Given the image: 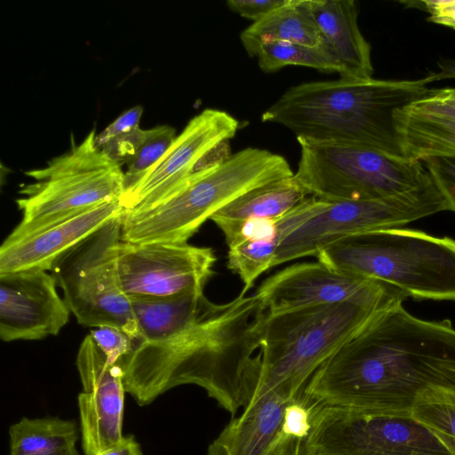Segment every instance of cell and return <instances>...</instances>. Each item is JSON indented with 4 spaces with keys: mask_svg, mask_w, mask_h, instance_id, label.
<instances>
[{
    "mask_svg": "<svg viewBox=\"0 0 455 455\" xmlns=\"http://www.w3.org/2000/svg\"><path fill=\"white\" fill-rule=\"evenodd\" d=\"M436 73L413 80H366L340 77L290 87L261 116L281 124L296 138L351 144L404 158L395 113L427 95Z\"/></svg>",
    "mask_w": 455,
    "mask_h": 455,
    "instance_id": "cell-3",
    "label": "cell"
},
{
    "mask_svg": "<svg viewBox=\"0 0 455 455\" xmlns=\"http://www.w3.org/2000/svg\"><path fill=\"white\" fill-rule=\"evenodd\" d=\"M89 335L111 363L122 367L124 360L132 352L135 343L121 329L100 326L92 329Z\"/></svg>",
    "mask_w": 455,
    "mask_h": 455,
    "instance_id": "cell-29",
    "label": "cell"
},
{
    "mask_svg": "<svg viewBox=\"0 0 455 455\" xmlns=\"http://www.w3.org/2000/svg\"><path fill=\"white\" fill-rule=\"evenodd\" d=\"M143 113L141 106H135L121 114L114 122L95 137V145L100 149L112 139L140 128Z\"/></svg>",
    "mask_w": 455,
    "mask_h": 455,
    "instance_id": "cell-33",
    "label": "cell"
},
{
    "mask_svg": "<svg viewBox=\"0 0 455 455\" xmlns=\"http://www.w3.org/2000/svg\"><path fill=\"white\" fill-rule=\"evenodd\" d=\"M148 134L149 129L138 128L112 139L100 150L122 166L132 159Z\"/></svg>",
    "mask_w": 455,
    "mask_h": 455,
    "instance_id": "cell-31",
    "label": "cell"
},
{
    "mask_svg": "<svg viewBox=\"0 0 455 455\" xmlns=\"http://www.w3.org/2000/svg\"><path fill=\"white\" fill-rule=\"evenodd\" d=\"M307 196L292 175L245 192L214 213L210 220L221 230L228 244L239 235L246 223L258 220H276Z\"/></svg>",
    "mask_w": 455,
    "mask_h": 455,
    "instance_id": "cell-21",
    "label": "cell"
},
{
    "mask_svg": "<svg viewBox=\"0 0 455 455\" xmlns=\"http://www.w3.org/2000/svg\"><path fill=\"white\" fill-rule=\"evenodd\" d=\"M293 175L287 160L247 148L194 172L173 195L151 207L124 212L122 241L188 243L212 216L245 192Z\"/></svg>",
    "mask_w": 455,
    "mask_h": 455,
    "instance_id": "cell-4",
    "label": "cell"
},
{
    "mask_svg": "<svg viewBox=\"0 0 455 455\" xmlns=\"http://www.w3.org/2000/svg\"><path fill=\"white\" fill-rule=\"evenodd\" d=\"M443 211L451 208L443 194L419 198L327 202L319 212L282 240L273 267L302 257H316L340 238L403 227Z\"/></svg>",
    "mask_w": 455,
    "mask_h": 455,
    "instance_id": "cell-11",
    "label": "cell"
},
{
    "mask_svg": "<svg viewBox=\"0 0 455 455\" xmlns=\"http://www.w3.org/2000/svg\"><path fill=\"white\" fill-rule=\"evenodd\" d=\"M52 274L29 269L0 275V337L3 341L56 336L70 310Z\"/></svg>",
    "mask_w": 455,
    "mask_h": 455,
    "instance_id": "cell-17",
    "label": "cell"
},
{
    "mask_svg": "<svg viewBox=\"0 0 455 455\" xmlns=\"http://www.w3.org/2000/svg\"><path fill=\"white\" fill-rule=\"evenodd\" d=\"M304 455H306V451H305V454H304Z\"/></svg>",
    "mask_w": 455,
    "mask_h": 455,
    "instance_id": "cell-37",
    "label": "cell"
},
{
    "mask_svg": "<svg viewBox=\"0 0 455 455\" xmlns=\"http://www.w3.org/2000/svg\"><path fill=\"white\" fill-rule=\"evenodd\" d=\"M399 144L405 159H455V120L416 113L406 107L395 113Z\"/></svg>",
    "mask_w": 455,
    "mask_h": 455,
    "instance_id": "cell-23",
    "label": "cell"
},
{
    "mask_svg": "<svg viewBox=\"0 0 455 455\" xmlns=\"http://www.w3.org/2000/svg\"><path fill=\"white\" fill-rule=\"evenodd\" d=\"M238 129L239 121L223 110L206 108L194 116L163 157L124 192L120 204L124 212L151 207L176 193L199 162Z\"/></svg>",
    "mask_w": 455,
    "mask_h": 455,
    "instance_id": "cell-15",
    "label": "cell"
},
{
    "mask_svg": "<svg viewBox=\"0 0 455 455\" xmlns=\"http://www.w3.org/2000/svg\"><path fill=\"white\" fill-rule=\"evenodd\" d=\"M306 455H455L411 412L365 411L320 405Z\"/></svg>",
    "mask_w": 455,
    "mask_h": 455,
    "instance_id": "cell-10",
    "label": "cell"
},
{
    "mask_svg": "<svg viewBox=\"0 0 455 455\" xmlns=\"http://www.w3.org/2000/svg\"><path fill=\"white\" fill-rule=\"evenodd\" d=\"M320 405L304 392L296 397L269 392L228 422L207 455H304Z\"/></svg>",
    "mask_w": 455,
    "mask_h": 455,
    "instance_id": "cell-12",
    "label": "cell"
},
{
    "mask_svg": "<svg viewBox=\"0 0 455 455\" xmlns=\"http://www.w3.org/2000/svg\"><path fill=\"white\" fill-rule=\"evenodd\" d=\"M212 248L188 243H130L118 246L120 284L127 297L168 298L204 292L214 274Z\"/></svg>",
    "mask_w": 455,
    "mask_h": 455,
    "instance_id": "cell-13",
    "label": "cell"
},
{
    "mask_svg": "<svg viewBox=\"0 0 455 455\" xmlns=\"http://www.w3.org/2000/svg\"><path fill=\"white\" fill-rule=\"evenodd\" d=\"M76 367L84 388L78 395L82 446L85 455H98L124 438V371L89 334L79 347Z\"/></svg>",
    "mask_w": 455,
    "mask_h": 455,
    "instance_id": "cell-16",
    "label": "cell"
},
{
    "mask_svg": "<svg viewBox=\"0 0 455 455\" xmlns=\"http://www.w3.org/2000/svg\"><path fill=\"white\" fill-rule=\"evenodd\" d=\"M307 219V212L296 205L276 220H258L246 223L239 235L228 243V267L237 275L245 295L256 279L273 267L275 251L282 242Z\"/></svg>",
    "mask_w": 455,
    "mask_h": 455,
    "instance_id": "cell-20",
    "label": "cell"
},
{
    "mask_svg": "<svg viewBox=\"0 0 455 455\" xmlns=\"http://www.w3.org/2000/svg\"><path fill=\"white\" fill-rule=\"evenodd\" d=\"M175 129L169 125L149 129V134L124 172V191L132 187L166 153L176 138Z\"/></svg>",
    "mask_w": 455,
    "mask_h": 455,
    "instance_id": "cell-28",
    "label": "cell"
},
{
    "mask_svg": "<svg viewBox=\"0 0 455 455\" xmlns=\"http://www.w3.org/2000/svg\"><path fill=\"white\" fill-rule=\"evenodd\" d=\"M432 387L455 390V328L428 321L403 303L377 312L313 374L304 395L319 404L411 412Z\"/></svg>",
    "mask_w": 455,
    "mask_h": 455,
    "instance_id": "cell-1",
    "label": "cell"
},
{
    "mask_svg": "<svg viewBox=\"0 0 455 455\" xmlns=\"http://www.w3.org/2000/svg\"><path fill=\"white\" fill-rule=\"evenodd\" d=\"M128 298L141 342L162 341L180 333L194 323L212 303L204 292L168 298Z\"/></svg>",
    "mask_w": 455,
    "mask_h": 455,
    "instance_id": "cell-22",
    "label": "cell"
},
{
    "mask_svg": "<svg viewBox=\"0 0 455 455\" xmlns=\"http://www.w3.org/2000/svg\"><path fill=\"white\" fill-rule=\"evenodd\" d=\"M266 315L255 295L212 302L189 327L162 341L141 342L124 360V386L140 406L183 384L203 387L235 415L256 391Z\"/></svg>",
    "mask_w": 455,
    "mask_h": 455,
    "instance_id": "cell-2",
    "label": "cell"
},
{
    "mask_svg": "<svg viewBox=\"0 0 455 455\" xmlns=\"http://www.w3.org/2000/svg\"><path fill=\"white\" fill-rule=\"evenodd\" d=\"M438 67L440 71L436 73L437 80L455 78V60H442Z\"/></svg>",
    "mask_w": 455,
    "mask_h": 455,
    "instance_id": "cell-36",
    "label": "cell"
},
{
    "mask_svg": "<svg viewBox=\"0 0 455 455\" xmlns=\"http://www.w3.org/2000/svg\"><path fill=\"white\" fill-rule=\"evenodd\" d=\"M297 183L328 202L419 198L441 194L422 162L351 144L297 139Z\"/></svg>",
    "mask_w": 455,
    "mask_h": 455,
    "instance_id": "cell-7",
    "label": "cell"
},
{
    "mask_svg": "<svg viewBox=\"0 0 455 455\" xmlns=\"http://www.w3.org/2000/svg\"><path fill=\"white\" fill-rule=\"evenodd\" d=\"M284 2L285 0H228L227 4L234 12L256 22Z\"/></svg>",
    "mask_w": 455,
    "mask_h": 455,
    "instance_id": "cell-34",
    "label": "cell"
},
{
    "mask_svg": "<svg viewBox=\"0 0 455 455\" xmlns=\"http://www.w3.org/2000/svg\"><path fill=\"white\" fill-rule=\"evenodd\" d=\"M403 301L340 302L267 314L260 338L258 386L250 405L269 392L296 397L316 370L377 312ZM247 406V407H248Z\"/></svg>",
    "mask_w": 455,
    "mask_h": 455,
    "instance_id": "cell-5",
    "label": "cell"
},
{
    "mask_svg": "<svg viewBox=\"0 0 455 455\" xmlns=\"http://www.w3.org/2000/svg\"><path fill=\"white\" fill-rule=\"evenodd\" d=\"M322 38V44L343 68L342 78H372L371 45L357 22L354 0H305Z\"/></svg>",
    "mask_w": 455,
    "mask_h": 455,
    "instance_id": "cell-19",
    "label": "cell"
},
{
    "mask_svg": "<svg viewBox=\"0 0 455 455\" xmlns=\"http://www.w3.org/2000/svg\"><path fill=\"white\" fill-rule=\"evenodd\" d=\"M249 56L254 57L265 41H279L316 46L322 44L318 28L305 0H285L261 20L252 22L240 35Z\"/></svg>",
    "mask_w": 455,
    "mask_h": 455,
    "instance_id": "cell-24",
    "label": "cell"
},
{
    "mask_svg": "<svg viewBox=\"0 0 455 455\" xmlns=\"http://www.w3.org/2000/svg\"><path fill=\"white\" fill-rule=\"evenodd\" d=\"M10 455H79L74 421L23 418L9 429Z\"/></svg>",
    "mask_w": 455,
    "mask_h": 455,
    "instance_id": "cell-25",
    "label": "cell"
},
{
    "mask_svg": "<svg viewBox=\"0 0 455 455\" xmlns=\"http://www.w3.org/2000/svg\"><path fill=\"white\" fill-rule=\"evenodd\" d=\"M254 57L259 68L266 72H276L286 66H301L322 72L338 73L343 76V68L334 56L321 44L310 46L301 44L265 41L257 48Z\"/></svg>",
    "mask_w": 455,
    "mask_h": 455,
    "instance_id": "cell-26",
    "label": "cell"
},
{
    "mask_svg": "<svg viewBox=\"0 0 455 455\" xmlns=\"http://www.w3.org/2000/svg\"><path fill=\"white\" fill-rule=\"evenodd\" d=\"M321 263L383 282L415 299L455 301V240L390 228L340 238L317 254Z\"/></svg>",
    "mask_w": 455,
    "mask_h": 455,
    "instance_id": "cell-6",
    "label": "cell"
},
{
    "mask_svg": "<svg viewBox=\"0 0 455 455\" xmlns=\"http://www.w3.org/2000/svg\"><path fill=\"white\" fill-rule=\"evenodd\" d=\"M455 212V159L431 157L421 161Z\"/></svg>",
    "mask_w": 455,
    "mask_h": 455,
    "instance_id": "cell-32",
    "label": "cell"
},
{
    "mask_svg": "<svg viewBox=\"0 0 455 455\" xmlns=\"http://www.w3.org/2000/svg\"><path fill=\"white\" fill-rule=\"evenodd\" d=\"M411 416L435 432L455 454V390L432 387L420 393Z\"/></svg>",
    "mask_w": 455,
    "mask_h": 455,
    "instance_id": "cell-27",
    "label": "cell"
},
{
    "mask_svg": "<svg viewBox=\"0 0 455 455\" xmlns=\"http://www.w3.org/2000/svg\"><path fill=\"white\" fill-rule=\"evenodd\" d=\"M267 314L340 303L403 301L388 283L331 268L320 261L298 263L266 279L255 294Z\"/></svg>",
    "mask_w": 455,
    "mask_h": 455,
    "instance_id": "cell-14",
    "label": "cell"
},
{
    "mask_svg": "<svg viewBox=\"0 0 455 455\" xmlns=\"http://www.w3.org/2000/svg\"><path fill=\"white\" fill-rule=\"evenodd\" d=\"M123 215L62 253L51 272L78 323L117 327L131 337L135 347L142 339L117 267Z\"/></svg>",
    "mask_w": 455,
    "mask_h": 455,
    "instance_id": "cell-9",
    "label": "cell"
},
{
    "mask_svg": "<svg viewBox=\"0 0 455 455\" xmlns=\"http://www.w3.org/2000/svg\"><path fill=\"white\" fill-rule=\"evenodd\" d=\"M406 108L412 112L455 120V88H431L427 95Z\"/></svg>",
    "mask_w": 455,
    "mask_h": 455,
    "instance_id": "cell-30",
    "label": "cell"
},
{
    "mask_svg": "<svg viewBox=\"0 0 455 455\" xmlns=\"http://www.w3.org/2000/svg\"><path fill=\"white\" fill-rule=\"evenodd\" d=\"M98 455H142L139 443L132 436H126L116 445Z\"/></svg>",
    "mask_w": 455,
    "mask_h": 455,
    "instance_id": "cell-35",
    "label": "cell"
},
{
    "mask_svg": "<svg viewBox=\"0 0 455 455\" xmlns=\"http://www.w3.org/2000/svg\"><path fill=\"white\" fill-rule=\"evenodd\" d=\"M124 212L119 200L106 202L20 238L6 237L0 248V275L29 269L51 271L62 253Z\"/></svg>",
    "mask_w": 455,
    "mask_h": 455,
    "instance_id": "cell-18",
    "label": "cell"
},
{
    "mask_svg": "<svg viewBox=\"0 0 455 455\" xmlns=\"http://www.w3.org/2000/svg\"><path fill=\"white\" fill-rule=\"evenodd\" d=\"M95 137L92 130L76 144L71 136L68 152L25 172L34 181L20 186L16 204L22 220L7 238H20L106 202L120 201L124 172L96 147Z\"/></svg>",
    "mask_w": 455,
    "mask_h": 455,
    "instance_id": "cell-8",
    "label": "cell"
}]
</instances>
